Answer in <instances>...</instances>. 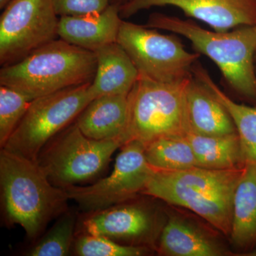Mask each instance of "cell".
I'll use <instances>...</instances> for the list:
<instances>
[{"instance_id":"cell-1","label":"cell","mask_w":256,"mask_h":256,"mask_svg":"<svg viewBox=\"0 0 256 256\" xmlns=\"http://www.w3.org/2000/svg\"><path fill=\"white\" fill-rule=\"evenodd\" d=\"M0 188L5 223L22 227L30 240L68 210L66 192L50 182L37 161L4 148L0 152Z\"/></svg>"},{"instance_id":"cell-2","label":"cell","mask_w":256,"mask_h":256,"mask_svg":"<svg viewBox=\"0 0 256 256\" xmlns=\"http://www.w3.org/2000/svg\"><path fill=\"white\" fill-rule=\"evenodd\" d=\"M242 170H154L142 194L192 210L229 236L234 194Z\"/></svg>"},{"instance_id":"cell-3","label":"cell","mask_w":256,"mask_h":256,"mask_svg":"<svg viewBox=\"0 0 256 256\" xmlns=\"http://www.w3.org/2000/svg\"><path fill=\"white\" fill-rule=\"evenodd\" d=\"M144 26L188 38L197 53L206 56L216 64L234 92L256 99V24L225 32L210 31L192 20L154 13Z\"/></svg>"},{"instance_id":"cell-4","label":"cell","mask_w":256,"mask_h":256,"mask_svg":"<svg viewBox=\"0 0 256 256\" xmlns=\"http://www.w3.org/2000/svg\"><path fill=\"white\" fill-rule=\"evenodd\" d=\"M96 67L94 52L60 38L37 48L16 63L2 66L0 85L14 89L32 100L92 82Z\"/></svg>"},{"instance_id":"cell-5","label":"cell","mask_w":256,"mask_h":256,"mask_svg":"<svg viewBox=\"0 0 256 256\" xmlns=\"http://www.w3.org/2000/svg\"><path fill=\"white\" fill-rule=\"evenodd\" d=\"M192 75L172 82L138 77L128 94L126 142L138 140L146 146L159 138L186 136L190 132L185 92Z\"/></svg>"},{"instance_id":"cell-6","label":"cell","mask_w":256,"mask_h":256,"mask_svg":"<svg viewBox=\"0 0 256 256\" xmlns=\"http://www.w3.org/2000/svg\"><path fill=\"white\" fill-rule=\"evenodd\" d=\"M122 144L117 140L88 137L74 122L44 146L37 162L50 182L64 188L98 176Z\"/></svg>"},{"instance_id":"cell-7","label":"cell","mask_w":256,"mask_h":256,"mask_svg":"<svg viewBox=\"0 0 256 256\" xmlns=\"http://www.w3.org/2000/svg\"><path fill=\"white\" fill-rule=\"evenodd\" d=\"M90 84L68 88L32 100L3 148L37 161L44 146L75 122L92 100L88 92Z\"/></svg>"},{"instance_id":"cell-8","label":"cell","mask_w":256,"mask_h":256,"mask_svg":"<svg viewBox=\"0 0 256 256\" xmlns=\"http://www.w3.org/2000/svg\"><path fill=\"white\" fill-rule=\"evenodd\" d=\"M122 20L118 43L126 50L139 76L162 82H180L192 75L200 54L191 53L178 37Z\"/></svg>"},{"instance_id":"cell-9","label":"cell","mask_w":256,"mask_h":256,"mask_svg":"<svg viewBox=\"0 0 256 256\" xmlns=\"http://www.w3.org/2000/svg\"><path fill=\"white\" fill-rule=\"evenodd\" d=\"M154 170L146 161L144 144L130 140L121 146L110 175L92 185L64 188L82 212L92 213L134 200L144 191Z\"/></svg>"},{"instance_id":"cell-10","label":"cell","mask_w":256,"mask_h":256,"mask_svg":"<svg viewBox=\"0 0 256 256\" xmlns=\"http://www.w3.org/2000/svg\"><path fill=\"white\" fill-rule=\"evenodd\" d=\"M53 0H13L0 18V64L11 65L58 36Z\"/></svg>"},{"instance_id":"cell-11","label":"cell","mask_w":256,"mask_h":256,"mask_svg":"<svg viewBox=\"0 0 256 256\" xmlns=\"http://www.w3.org/2000/svg\"><path fill=\"white\" fill-rule=\"evenodd\" d=\"M133 200L86 214L78 234L102 236L133 246H154L165 223L162 216L152 205Z\"/></svg>"},{"instance_id":"cell-12","label":"cell","mask_w":256,"mask_h":256,"mask_svg":"<svg viewBox=\"0 0 256 256\" xmlns=\"http://www.w3.org/2000/svg\"><path fill=\"white\" fill-rule=\"evenodd\" d=\"M164 6L178 8L216 32L256 24V0H128L119 6L120 15L127 18L142 10Z\"/></svg>"},{"instance_id":"cell-13","label":"cell","mask_w":256,"mask_h":256,"mask_svg":"<svg viewBox=\"0 0 256 256\" xmlns=\"http://www.w3.org/2000/svg\"><path fill=\"white\" fill-rule=\"evenodd\" d=\"M122 21L119 6L110 4L100 13L60 16L58 36L74 46L96 52L117 42Z\"/></svg>"},{"instance_id":"cell-14","label":"cell","mask_w":256,"mask_h":256,"mask_svg":"<svg viewBox=\"0 0 256 256\" xmlns=\"http://www.w3.org/2000/svg\"><path fill=\"white\" fill-rule=\"evenodd\" d=\"M185 102L190 132L208 136L237 133L233 119L225 106L193 75L186 86Z\"/></svg>"},{"instance_id":"cell-15","label":"cell","mask_w":256,"mask_h":256,"mask_svg":"<svg viewBox=\"0 0 256 256\" xmlns=\"http://www.w3.org/2000/svg\"><path fill=\"white\" fill-rule=\"evenodd\" d=\"M128 95H106L92 99L75 122L88 137L98 140L126 142Z\"/></svg>"},{"instance_id":"cell-16","label":"cell","mask_w":256,"mask_h":256,"mask_svg":"<svg viewBox=\"0 0 256 256\" xmlns=\"http://www.w3.org/2000/svg\"><path fill=\"white\" fill-rule=\"evenodd\" d=\"M94 53L97 67L88 88L92 100L106 95H128L139 74L126 50L114 42Z\"/></svg>"},{"instance_id":"cell-17","label":"cell","mask_w":256,"mask_h":256,"mask_svg":"<svg viewBox=\"0 0 256 256\" xmlns=\"http://www.w3.org/2000/svg\"><path fill=\"white\" fill-rule=\"evenodd\" d=\"M156 250L168 256H220L226 254L220 242L186 218L171 216L162 229Z\"/></svg>"},{"instance_id":"cell-18","label":"cell","mask_w":256,"mask_h":256,"mask_svg":"<svg viewBox=\"0 0 256 256\" xmlns=\"http://www.w3.org/2000/svg\"><path fill=\"white\" fill-rule=\"evenodd\" d=\"M229 236L235 246L248 250L256 246V166L244 164L233 198Z\"/></svg>"},{"instance_id":"cell-19","label":"cell","mask_w":256,"mask_h":256,"mask_svg":"<svg viewBox=\"0 0 256 256\" xmlns=\"http://www.w3.org/2000/svg\"><path fill=\"white\" fill-rule=\"evenodd\" d=\"M198 168L228 170L244 168L238 133L222 136H202L190 132L186 136Z\"/></svg>"},{"instance_id":"cell-20","label":"cell","mask_w":256,"mask_h":256,"mask_svg":"<svg viewBox=\"0 0 256 256\" xmlns=\"http://www.w3.org/2000/svg\"><path fill=\"white\" fill-rule=\"evenodd\" d=\"M192 74L208 88L228 111L240 140L244 164L248 163L256 166V108L238 104L232 100L220 90L202 66L195 64Z\"/></svg>"},{"instance_id":"cell-21","label":"cell","mask_w":256,"mask_h":256,"mask_svg":"<svg viewBox=\"0 0 256 256\" xmlns=\"http://www.w3.org/2000/svg\"><path fill=\"white\" fill-rule=\"evenodd\" d=\"M144 154L148 164L154 170L180 171L197 166L186 136L156 139L144 146Z\"/></svg>"},{"instance_id":"cell-22","label":"cell","mask_w":256,"mask_h":256,"mask_svg":"<svg viewBox=\"0 0 256 256\" xmlns=\"http://www.w3.org/2000/svg\"><path fill=\"white\" fill-rule=\"evenodd\" d=\"M77 228V215L67 210L54 225L28 250L30 256H66L74 247Z\"/></svg>"},{"instance_id":"cell-23","label":"cell","mask_w":256,"mask_h":256,"mask_svg":"<svg viewBox=\"0 0 256 256\" xmlns=\"http://www.w3.org/2000/svg\"><path fill=\"white\" fill-rule=\"evenodd\" d=\"M75 255L79 256H142L149 248L124 245L102 236L80 234L74 244Z\"/></svg>"},{"instance_id":"cell-24","label":"cell","mask_w":256,"mask_h":256,"mask_svg":"<svg viewBox=\"0 0 256 256\" xmlns=\"http://www.w3.org/2000/svg\"><path fill=\"white\" fill-rule=\"evenodd\" d=\"M28 98L10 87L0 86V146L4 148L28 110Z\"/></svg>"},{"instance_id":"cell-25","label":"cell","mask_w":256,"mask_h":256,"mask_svg":"<svg viewBox=\"0 0 256 256\" xmlns=\"http://www.w3.org/2000/svg\"><path fill=\"white\" fill-rule=\"evenodd\" d=\"M111 0H53L58 16H82L102 12L110 4Z\"/></svg>"},{"instance_id":"cell-26","label":"cell","mask_w":256,"mask_h":256,"mask_svg":"<svg viewBox=\"0 0 256 256\" xmlns=\"http://www.w3.org/2000/svg\"><path fill=\"white\" fill-rule=\"evenodd\" d=\"M13 0H0V9L4 10Z\"/></svg>"},{"instance_id":"cell-27","label":"cell","mask_w":256,"mask_h":256,"mask_svg":"<svg viewBox=\"0 0 256 256\" xmlns=\"http://www.w3.org/2000/svg\"><path fill=\"white\" fill-rule=\"evenodd\" d=\"M128 1V0H111L110 4H114L120 6L121 4H124V2Z\"/></svg>"},{"instance_id":"cell-28","label":"cell","mask_w":256,"mask_h":256,"mask_svg":"<svg viewBox=\"0 0 256 256\" xmlns=\"http://www.w3.org/2000/svg\"><path fill=\"white\" fill-rule=\"evenodd\" d=\"M246 255L249 256H256V249H255V250H252V252H248V254H246Z\"/></svg>"}]
</instances>
